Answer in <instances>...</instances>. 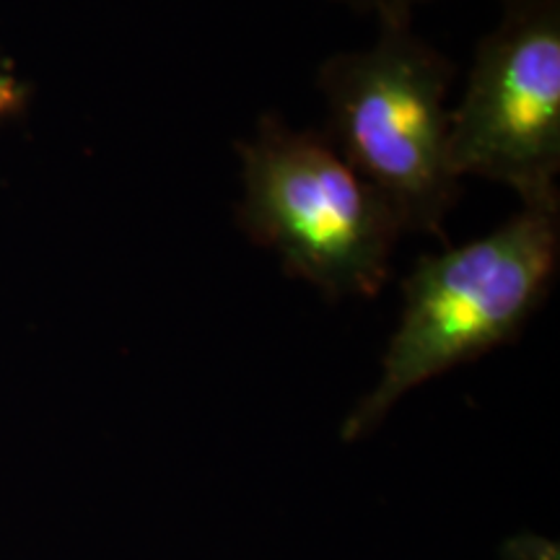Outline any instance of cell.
Here are the masks:
<instances>
[{"mask_svg": "<svg viewBox=\"0 0 560 560\" xmlns=\"http://www.w3.org/2000/svg\"><path fill=\"white\" fill-rule=\"evenodd\" d=\"M558 265L560 208L529 206L480 240L420 257L402 283L380 382L342 423V439L369 436L408 392L520 338Z\"/></svg>", "mask_w": 560, "mask_h": 560, "instance_id": "cell-1", "label": "cell"}, {"mask_svg": "<svg viewBox=\"0 0 560 560\" xmlns=\"http://www.w3.org/2000/svg\"><path fill=\"white\" fill-rule=\"evenodd\" d=\"M452 81L454 62L412 32V19L380 21L374 45L332 55L319 68L327 140L382 195L402 231L441 236L459 198L450 164Z\"/></svg>", "mask_w": 560, "mask_h": 560, "instance_id": "cell-2", "label": "cell"}, {"mask_svg": "<svg viewBox=\"0 0 560 560\" xmlns=\"http://www.w3.org/2000/svg\"><path fill=\"white\" fill-rule=\"evenodd\" d=\"M26 104V86L21 83L11 70L0 66V120L16 115Z\"/></svg>", "mask_w": 560, "mask_h": 560, "instance_id": "cell-6", "label": "cell"}, {"mask_svg": "<svg viewBox=\"0 0 560 560\" xmlns=\"http://www.w3.org/2000/svg\"><path fill=\"white\" fill-rule=\"evenodd\" d=\"M338 3L348 5V9L361 13H374L376 19H412V11L418 5L431 3V0H338Z\"/></svg>", "mask_w": 560, "mask_h": 560, "instance_id": "cell-5", "label": "cell"}, {"mask_svg": "<svg viewBox=\"0 0 560 560\" xmlns=\"http://www.w3.org/2000/svg\"><path fill=\"white\" fill-rule=\"evenodd\" d=\"M236 151L244 182L236 223L257 247L276 252L289 276L332 301L376 296L387 285L400 221L325 132L262 115Z\"/></svg>", "mask_w": 560, "mask_h": 560, "instance_id": "cell-3", "label": "cell"}, {"mask_svg": "<svg viewBox=\"0 0 560 560\" xmlns=\"http://www.w3.org/2000/svg\"><path fill=\"white\" fill-rule=\"evenodd\" d=\"M450 164L522 206L560 208V0H503L450 115Z\"/></svg>", "mask_w": 560, "mask_h": 560, "instance_id": "cell-4", "label": "cell"}]
</instances>
